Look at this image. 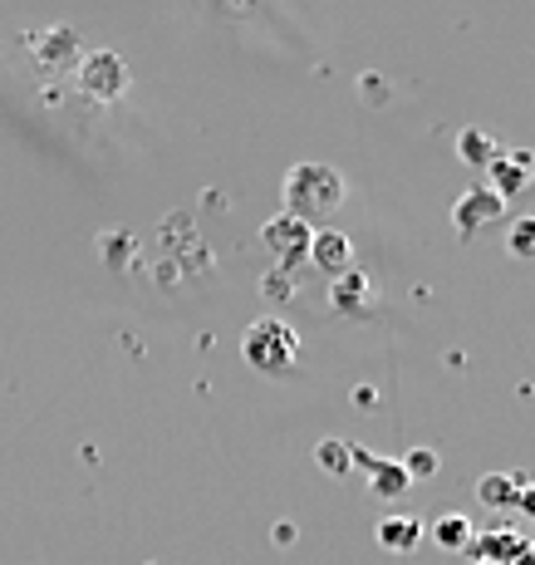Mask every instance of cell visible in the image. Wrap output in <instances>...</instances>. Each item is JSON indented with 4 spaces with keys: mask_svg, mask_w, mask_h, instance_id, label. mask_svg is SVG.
Here are the masks:
<instances>
[{
    "mask_svg": "<svg viewBox=\"0 0 535 565\" xmlns=\"http://www.w3.org/2000/svg\"><path fill=\"white\" fill-rule=\"evenodd\" d=\"M344 198H349V182L340 168H330V162H295L286 172V206L280 212H290L295 222L320 232V226H330L340 216Z\"/></svg>",
    "mask_w": 535,
    "mask_h": 565,
    "instance_id": "6da1fadb",
    "label": "cell"
},
{
    "mask_svg": "<svg viewBox=\"0 0 535 565\" xmlns=\"http://www.w3.org/2000/svg\"><path fill=\"white\" fill-rule=\"evenodd\" d=\"M242 350H246V364L256 369V374L280 379V374H295V364H300V334H295L290 320L266 315V320H256L246 330Z\"/></svg>",
    "mask_w": 535,
    "mask_h": 565,
    "instance_id": "7a4b0ae2",
    "label": "cell"
},
{
    "mask_svg": "<svg viewBox=\"0 0 535 565\" xmlns=\"http://www.w3.org/2000/svg\"><path fill=\"white\" fill-rule=\"evenodd\" d=\"M310 236H314L310 226L295 222L290 212L266 216V226H260V246L276 256L280 270H300V266H304V256H310Z\"/></svg>",
    "mask_w": 535,
    "mask_h": 565,
    "instance_id": "3957f363",
    "label": "cell"
},
{
    "mask_svg": "<svg viewBox=\"0 0 535 565\" xmlns=\"http://www.w3.org/2000/svg\"><path fill=\"white\" fill-rule=\"evenodd\" d=\"M79 89L89 94V99H98V104H114L118 94L128 89V64L118 60L114 50L84 54V64H79Z\"/></svg>",
    "mask_w": 535,
    "mask_h": 565,
    "instance_id": "277c9868",
    "label": "cell"
},
{
    "mask_svg": "<svg viewBox=\"0 0 535 565\" xmlns=\"http://www.w3.org/2000/svg\"><path fill=\"white\" fill-rule=\"evenodd\" d=\"M531 536L526 531H511V526H496V531H477L467 556L472 561H491V565H526L531 561Z\"/></svg>",
    "mask_w": 535,
    "mask_h": 565,
    "instance_id": "5b68a950",
    "label": "cell"
},
{
    "mask_svg": "<svg viewBox=\"0 0 535 565\" xmlns=\"http://www.w3.org/2000/svg\"><path fill=\"white\" fill-rule=\"evenodd\" d=\"M496 216H506V202L496 198V192L486 188V182H477V188H467L462 198H457L452 206V226H457V236H472V232H482V226H491Z\"/></svg>",
    "mask_w": 535,
    "mask_h": 565,
    "instance_id": "8992f818",
    "label": "cell"
},
{
    "mask_svg": "<svg viewBox=\"0 0 535 565\" xmlns=\"http://www.w3.org/2000/svg\"><path fill=\"white\" fill-rule=\"evenodd\" d=\"M304 266H314L320 276L340 280L344 270H354V242H349L340 226H320V232L310 236V256H304Z\"/></svg>",
    "mask_w": 535,
    "mask_h": 565,
    "instance_id": "52a82bcc",
    "label": "cell"
},
{
    "mask_svg": "<svg viewBox=\"0 0 535 565\" xmlns=\"http://www.w3.org/2000/svg\"><path fill=\"white\" fill-rule=\"evenodd\" d=\"M535 182V153H501L496 162L486 168V188L496 192L501 202L521 198V192H531Z\"/></svg>",
    "mask_w": 535,
    "mask_h": 565,
    "instance_id": "ba28073f",
    "label": "cell"
},
{
    "mask_svg": "<svg viewBox=\"0 0 535 565\" xmlns=\"http://www.w3.org/2000/svg\"><path fill=\"white\" fill-rule=\"evenodd\" d=\"M418 541H422L418 516H384L378 521V546H384L388 556H408V551H418Z\"/></svg>",
    "mask_w": 535,
    "mask_h": 565,
    "instance_id": "9c48e42d",
    "label": "cell"
},
{
    "mask_svg": "<svg viewBox=\"0 0 535 565\" xmlns=\"http://www.w3.org/2000/svg\"><path fill=\"white\" fill-rule=\"evenodd\" d=\"M457 158H462L472 172H486L491 162L501 158V143L491 134H482V128H462V134H457Z\"/></svg>",
    "mask_w": 535,
    "mask_h": 565,
    "instance_id": "30bf717a",
    "label": "cell"
},
{
    "mask_svg": "<svg viewBox=\"0 0 535 565\" xmlns=\"http://www.w3.org/2000/svg\"><path fill=\"white\" fill-rule=\"evenodd\" d=\"M368 290H374V280H368L364 270H344V276L334 280V310L340 315L368 310Z\"/></svg>",
    "mask_w": 535,
    "mask_h": 565,
    "instance_id": "8fae6325",
    "label": "cell"
},
{
    "mask_svg": "<svg viewBox=\"0 0 535 565\" xmlns=\"http://www.w3.org/2000/svg\"><path fill=\"white\" fill-rule=\"evenodd\" d=\"M477 497H482L486 507H496V512H511L516 497H521V482L516 477H506V472H486L482 482H477Z\"/></svg>",
    "mask_w": 535,
    "mask_h": 565,
    "instance_id": "7c38bea8",
    "label": "cell"
},
{
    "mask_svg": "<svg viewBox=\"0 0 535 565\" xmlns=\"http://www.w3.org/2000/svg\"><path fill=\"white\" fill-rule=\"evenodd\" d=\"M477 536V526L467 516H442L438 526H432V541H438V551H467Z\"/></svg>",
    "mask_w": 535,
    "mask_h": 565,
    "instance_id": "4fadbf2b",
    "label": "cell"
},
{
    "mask_svg": "<svg viewBox=\"0 0 535 565\" xmlns=\"http://www.w3.org/2000/svg\"><path fill=\"white\" fill-rule=\"evenodd\" d=\"M314 462H320L330 477H349L354 472V448H349L344 438H324L320 448H314Z\"/></svg>",
    "mask_w": 535,
    "mask_h": 565,
    "instance_id": "5bb4252c",
    "label": "cell"
},
{
    "mask_svg": "<svg viewBox=\"0 0 535 565\" xmlns=\"http://www.w3.org/2000/svg\"><path fill=\"white\" fill-rule=\"evenodd\" d=\"M506 252L516 260H531L535 256V216H516L506 232Z\"/></svg>",
    "mask_w": 535,
    "mask_h": 565,
    "instance_id": "9a60e30c",
    "label": "cell"
},
{
    "mask_svg": "<svg viewBox=\"0 0 535 565\" xmlns=\"http://www.w3.org/2000/svg\"><path fill=\"white\" fill-rule=\"evenodd\" d=\"M442 458L432 448H413L408 458H403V472H408V482H422V477H438Z\"/></svg>",
    "mask_w": 535,
    "mask_h": 565,
    "instance_id": "2e32d148",
    "label": "cell"
},
{
    "mask_svg": "<svg viewBox=\"0 0 535 565\" xmlns=\"http://www.w3.org/2000/svg\"><path fill=\"white\" fill-rule=\"evenodd\" d=\"M516 507H521L526 516H535V487H531V492H521V497H516Z\"/></svg>",
    "mask_w": 535,
    "mask_h": 565,
    "instance_id": "e0dca14e",
    "label": "cell"
},
{
    "mask_svg": "<svg viewBox=\"0 0 535 565\" xmlns=\"http://www.w3.org/2000/svg\"><path fill=\"white\" fill-rule=\"evenodd\" d=\"M472 565H491V561H472Z\"/></svg>",
    "mask_w": 535,
    "mask_h": 565,
    "instance_id": "ac0fdd59",
    "label": "cell"
},
{
    "mask_svg": "<svg viewBox=\"0 0 535 565\" xmlns=\"http://www.w3.org/2000/svg\"><path fill=\"white\" fill-rule=\"evenodd\" d=\"M526 565H535V551H531V561H526Z\"/></svg>",
    "mask_w": 535,
    "mask_h": 565,
    "instance_id": "d6986e66",
    "label": "cell"
}]
</instances>
